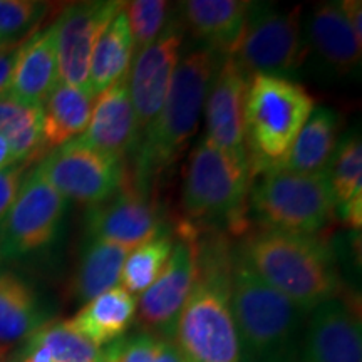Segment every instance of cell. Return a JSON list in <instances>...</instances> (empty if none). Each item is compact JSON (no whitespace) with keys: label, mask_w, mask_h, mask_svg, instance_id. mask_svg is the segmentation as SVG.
Wrapping results in <instances>:
<instances>
[{"label":"cell","mask_w":362,"mask_h":362,"mask_svg":"<svg viewBox=\"0 0 362 362\" xmlns=\"http://www.w3.org/2000/svg\"><path fill=\"white\" fill-rule=\"evenodd\" d=\"M197 240L193 226H181L168 262L139 297L138 324L146 334L173 342L180 314L197 274Z\"/></svg>","instance_id":"cell-11"},{"label":"cell","mask_w":362,"mask_h":362,"mask_svg":"<svg viewBox=\"0 0 362 362\" xmlns=\"http://www.w3.org/2000/svg\"><path fill=\"white\" fill-rule=\"evenodd\" d=\"M86 226L89 240H103L128 250L170 233L163 208L134 185L129 188L123 185L110 200L90 206Z\"/></svg>","instance_id":"cell-13"},{"label":"cell","mask_w":362,"mask_h":362,"mask_svg":"<svg viewBox=\"0 0 362 362\" xmlns=\"http://www.w3.org/2000/svg\"><path fill=\"white\" fill-rule=\"evenodd\" d=\"M250 2L189 0L181 4V22L203 45L232 56L245 27Z\"/></svg>","instance_id":"cell-19"},{"label":"cell","mask_w":362,"mask_h":362,"mask_svg":"<svg viewBox=\"0 0 362 362\" xmlns=\"http://www.w3.org/2000/svg\"><path fill=\"white\" fill-rule=\"evenodd\" d=\"M57 83L56 29L52 24L17 47L7 94L24 104L42 106Z\"/></svg>","instance_id":"cell-18"},{"label":"cell","mask_w":362,"mask_h":362,"mask_svg":"<svg viewBox=\"0 0 362 362\" xmlns=\"http://www.w3.org/2000/svg\"><path fill=\"white\" fill-rule=\"evenodd\" d=\"M255 176L247 202L260 228L315 235L336 215V198L327 170L320 173H293L269 168Z\"/></svg>","instance_id":"cell-6"},{"label":"cell","mask_w":362,"mask_h":362,"mask_svg":"<svg viewBox=\"0 0 362 362\" xmlns=\"http://www.w3.org/2000/svg\"><path fill=\"white\" fill-rule=\"evenodd\" d=\"M336 211H339L342 221L347 226H351L352 230H359L362 225V192L354 194L346 205L337 208Z\"/></svg>","instance_id":"cell-35"},{"label":"cell","mask_w":362,"mask_h":362,"mask_svg":"<svg viewBox=\"0 0 362 362\" xmlns=\"http://www.w3.org/2000/svg\"><path fill=\"white\" fill-rule=\"evenodd\" d=\"M47 8L45 2L34 0H0V35L16 42L42 19Z\"/></svg>","instance_id":"cell-33"},{"label":"cell","mask_w":362,"mask_h":362,"mask_svg":"<svg viewBox=\"0 0 362 362\" xmlns=\"http://www.w3.org/2000/svg\"><path fill=\"white\" fill-rule=\"evenodd\" d=\"M341 7L352 33H354L356 40L362 45V4L359 0H344Z\"/></svg>","instance_id":"cell-36"},{"label":"cell","mask_w":362,"mask_h":362,"mask_svg":"<svg viewBox=\"0 0 362 362\" xmlns=\"http://www.w3.org/2000/svg\"><path fill=\"white\" fill-rule=\"evenodd\" d=\"M250 163L238 160L203 136L189 156L183 210L193 220L243 223L242 211L252 183Z\"/></svg>","instance_id":"cell-7"},{"label":"cell","mask_w":362,"mask_h":362,"mask_svg":"<svg viewBox=\"0 0 362 362\" xmlns=\"http://www.w3.org/2000/svg\"><path fill=\"white\" fill-rule=\"evenodd\" d=\"M103 362H187L175 342L139 332L121 337L103 352Z\"/></svg>","instance_id":"cell-31"},{"label":"cell","mask_w":362,"mask_h":362,"mask_svg":"<svg viewBox=\"0 0 362 362\" xmlns=\"http://www.w3.org/2000/svg\"><path fill=\"white\" fill-rule=\"evenodd\" d=\"M94 99L74 86L59 83L42 104V149L52 151L88 128Z\"/></svg>","instance_id":"cell-23"},{"label":"cell","mask_w":362,"mask_h":362,"mask_svg":"<svg viewBox=\"0 0 362 362\" xmlns=\"http://www.w3.org/2000/svg\"><path fill=\"white\" fill-rule=\"evenodd\" d=\"M235 250L257 277L304 314L337 296L336 257L315 235L260 228L247 235Z\"/></svg>","instance_id":"cell-3"},{"label":"cell","mask_w":362,"mask_h":362,"mask_svg":"<svg viewBox=\"0 0 362 362\" xmlns=\"http://www.w3.org/2000/svg\"><path fill=\"white\" fill-rule=\"evenodd\" d=\"M300 362H362L361 320L342 298L310 312Z\"/></svg>","instance_id":"cell-16"},{"label":"cell","mask_w":362,"mask_h":362,"mask_svg":"<svg viewBox=\"0 0 362 362\" xmlns=\"http://www.w3.org/2000/svg\"><path fill=\"white\" fill-rule=\"evenodd\" d=\"M67 200L42 178L29 171L0 232V260H16L47 248L57 238Z\"/></svg>","instance_id":"cell-10"},{"label":"cell","mask_w":362,"mask_h":362,"mask_svg":"<svg viewBox=\"0 0 362 362\" xmlns=\"http://www.w3.org/2000/svg\"><path fill=\"white\" fill-rule=\"evenodd\" d=\"M13 161L12 158V151H11V146H8L7 139L4 138V136H0V170L7 168V166H11Z\"/></svg>","instance_id":"cell-38"},{"label":"cell","mask_w":362,"mask_h":362,"mask_svg":"<svg viewBox=\"0 0 362 362\" xmlns=\"http://www.w3.org/2000/svg\"><path fill=\"white\" fill-rule=\"evenodd\" d=\"M315 103L288 78L252 76L245 103V139L252 175L275 166L296 141Z\"/></svg>","instance_id":"cell-5"},{"label":"cell","mask_w":362,"mask_h":362,"mask_svg":"<svg viewBox=\"0 0 362 362\" xmlns=\"http://www.w3.org/2000/svg\"><path fill=\"white\" fill-rule=\"evenodd\" d=\"M16 52L17 49H12V47L0 51V96H6L8 86H11Z\"/></svg>","instance_id":"cell-37"},{"label":"cell","mask_w":362,"mask_h":362,"mask_svg":"<svg viewBox=\"0 0 362 362\" xmlns=\"http://www.w3.org/2000/svg\"><path fill=\"white\" fill-rule=\"evenodd\" d=\"M0 136L7 139L16 163L42 155V106H30L6 94L0 96Z\"/></svg>","instance_id":"cell-27"},{"label":"cell","mask_w":362,"mask_h":362,"mask_svg":"<svg viewBox=\"0 0 362 362\" xmlns=\"http://www.w3.org/2000/svg\"><path fill=\"white\" fill-rule=\"evenodd\" d=\"M232 250L221 235L197 240V274L173 339L187 362H240L230 305Z\"/></svg>","instance_id":"cell-1"},{"label":"cell","mask_w":362,"mask_h":362,"mask_svg":"<svg viewBox=\"0 0 362 362\" xmlns=\"http://www.w3.org/2000/svg\"><path fill=\"white\" fill-rule=\"evenodd\" d=\"M12 40H8V39H6V37H2V35H0V51H4V49H8V47H12Z\"/></svg>","instance_id":"cell-39"},{"label":"cell","mask_w":362,"mask_h":362,"mask_svg":"<svg viewBox=\"0 0 362 362\" xmlns=\"http://www.w3.org/2000/svg\"><path fill=\"white\" fill-rule=\"evenodd\" d=\"M223 59V54L206 45L180 59L160 112L139 134L133 151V185L138 189L148 192L188 146L200 123L208 89Z\"/></svg>","instance_id":"cell-2"},{"label":"cell","mask_w":362,"mask_h":362,"mask_svg":"<svg viewBox=\"0 0 362 362\" xmlns=\"http://www.w3.org/2000/svg\"><path fill=\"white\" fill-rule=\"evenodd\" d=\"M136 297L117 285L86 302L83 309L67 322L96 347L111 346L128 332L136 319Z\"/></svg>","instance_id":"cell-21"},{"label":"cell","mask_w":362,"mask_h":362,"mask_svg":"<svg viewBox=\"0 0 362 362\" xmlns=\"http://www.w3.org/2000/svg\"><path fill=\"white\" fill-rule=\"evenodd\" d=\"M307 42L330 71L339 76L354 72L361 66L362 45L357 42L341 2L317 4L307 24Z\"/></svg>","instance_id":"cell-20"},{"label":"cell","mask_w":362,"mask_h":362,"mask_svg":"<svg viewBox=\"0 0 362 362\" xmlns=\"http://www.w3.org/2000/svg\"><path fill=\"white\" fill-rule=\"evenodd\" d=\"M129 252L128 248L115 243L89 240L74 280L76 298L86 304L94 297L117 287Z\"/></svg>","instance_id":"cell-26"},{"label":"cell","mask_w":362,"mask_h":362,"mask_svg":"<svg viewBox=\"0 0 362 362\" xmlns=\"http://www.w3.org/2000/svg\"><path fill=\"white\" fill-rule=\"evenodd\" d=\"M339 129H341V116L336 111L329 107H314L287 155L272 168L293 171V173L325 171L336 153Z\"/></svg>","instance_id":"cell-22"},{"label":"cell","mask_w":362,"mask_h":362,"mask_svg":"<svg viewBox=\"0 0 362 362\" xmlns=\"http://www.w3.org/2000/svg\"><path fill=\"white\" fill-rule=\"evenodd\" d=\"M123 11L133 37L134 56L158 39L168 24V4L165 0H134L124 2Z\"/></svg>","instance_id":"cell-32"},{"label":"cell","mask_w":362,"mask_h":362,"mask_svg":"<svg viewBox=\"0 0 362 362\" xmlns=\"http://www.w3.org/2000/svg\"><path fill=\"white\" fill-rule=\"evenodd\" d=\"M230 305L240 362H300L304 312L253 274L232 250Z\"/></svg>","instance_id":"cell-4"},{"label":"cell","mask_w":362,"mask_h":362,"mask_svg":"<svg viewBox=\"0 0 362 362\" xmlns=\"http://www.w3.org/2000/svg\"><path fill=\"white\" fill-rule=\"evenodd\" d=\"M133 57V37L126 13L121 8L104 29L90 57L88 88L93 99L128 74Z\"/></svg>","instance_id":"cell-25"},{"label":"cell","mask_w":362,"mask_h":362,"mask_svg":"<svg viewBox=\"0 0 362 362\" xmlns=\"http://www.w3.org/2000/svg\"><path fill=\"white\" fill-rule=\"evenodd\" d=\"M327 175L336 198V210L362 192V143L359 136L351 133L337 143Z\"/></svg>","instance_id":"cell-30"},{"label":"cell","mask_w":362,"mask_h":362,"mask_svg":"<svg viewBox=\"0 0 362 362\" xmlns=\"http://www.w3.org/2000/svg\"><path fill=\"white\" fill-rule=\"evenodd\" d=\"M128 74L99 94L93 106L88 128L79 138H76L81 143L119 160H124L126 155L134 151L139 138L129 96Z\"/></svg>","instance_id":"cell-17"},{"label":"cell","mask_w":362,"mask_h":362,"mask_svg":"<svg viewBox=\"0 0 362 362\" xmlns=\"http://www.w3.org/2000/svg\"><path fill=\"white\" fill-rule=\"evenodd\" d=\"M185 25L180 17L168 21L153 44L138 52L128 74V88L139 134L160 112L180 62Z\"/></svg>","instance_id":"cell-14"},{"label":"cell","mask_w":362,"mask_h":362,"mask_svg":"<svg viewBox=\"0 0 362 362\" xmlns=\"http://www.w3.org/2000/svg\"><path fill=\"white\" fill-rule=\"evenodd\" d=\"M173 243V235L166 233L131 250L121 272L119 287L131 296L146 291L168 262Z\"/></svg>","instance_id":"cell-28"},{"label":"cell","mask_w":362,"mask_h":362,"mask_svg":"<svg viewBox=\"0 0 362 362\" xmlns=\"http://www.w3.org/2000/svg\"><path fill=\"white\" fill-rule=\"evenodd\" d=\"M123 6L124 2L117 0L74 4L61 13L57 22H54L61 83L74 86L89 94V67L94 47L104 29Z\"/></svg>","instance_id":"cell-12"},{"label":"cell","mask_w":362,"mask_h":362,"mask_svg":"<svg viewBox=\"0 0 362 362\" xmlns=\"http://www.w3.org/2000/svg\"><path fill=\"white\" fill-rule=\"evenodd\" d=\"M66 200L96 206L124 185L123 160L98 151L79 139L45 153L35 168Z\"/></svg>","instance_id":"cell-9"},{"label":"cell","mask_w":362,"mask_h":362,"mask_svg":"<svg viewBox=\"0 0 362 362\" xmlns=\"http://www.w3.org/2000/svg\"><path fill=\"white\" fill-rule=\"evenodd\" d=\"M25 341L44 347L52 362H103V351L72 329L67 320L44 324Z\"/></svg>","instance_id":"cell-29"},{"label":"cell","mask_w":362,"mask_h":362,"mask_svg":"<svg viewBox=\"0 0 362 362\" xmlns=\"http://www.w3.org/2000/svg\"><path fill=\"white\" fill-rule=\"evenodd\" d=\"M27 163H12L7 168L0 170V232L6 223L8 211L17 200L22 183H24L27 171Z\"/></svg>","instance_id":"cell-34"},{"label":"cell","mask_w":362,"mask_h":362,"mask_svg":"<svg viewBox=\"0 0 362 362\" xmlns=\"http://www.w3.org/2000/svg\"><path fill=\"white\" fill-rule=\"evenodd\" d=\"M44 324L34 288L16 272L0 267V347L24 341Z\"/></svg>","instance_id":"cell-24"},{"label":"cell","mask_w":362,"mask_h":362,"mask_svg":"<svg viewBox=\"0 0 362 362\" xmlns=\"http://www.w3.org/2000/svg\"><path fill=\"white\" fill-rule=\"evenodd\" d=\"M309 51L300 8L282 11L274 4L250 2L245 27L232 57L250 78H285L304 64Z\"/></svg>","instance_id":"cell-8"},{"label":"cell","mask_w":362,"mask_h":362,"mask_svg":"<svg viewBox=\"0 0 362 362\" xmlns=\"http://www.w3.org/2000/svg\"><path fill=\"white\" fill-rule=\"evenodd\" d=\"M250 79L232 56H225L215 72L203 106L206 138L228 155L243 161H248L245 103Z\"/></svg>","instance_id":"cell-15"}]
</instances>
